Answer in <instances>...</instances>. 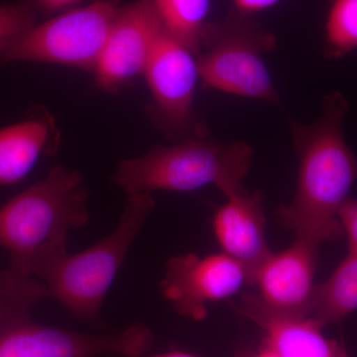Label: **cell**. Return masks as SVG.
Returning a JSON list of instances; mask_svg holds the SVG:
<instances>
[{
    "mask_svg": "<svg viewBox=\"0 0 357 357\" xmlns=\"http://www.w3.org/2000/svg\"><path fill=\"white\" fill-rule=\"evenodd\" d=\"M149 192L130 195L116 229L77 255H66L41 268L34 276L43 280L49 297L75 318L95 321L129 249L154 210Z\"/></svg>",
    "mask_w": 357,
    "mask_h": 357,
    "instance_id": "cell-5",
    "label": "cell"
},
{
    "mask_svg": "<svg viewBox=\"0 0 357 357\" xmlns=\"http://www.w3.org/2000/svg\"><path fill=\"white\" fill-rule=\"evenodd\" d=\"M318 248L316 243L297 237L290 248L268 256L252 281L259 291L255 295L263 307L284 316H312Z\"/></svg>",
    "mask_w": 357,
    "mask_h": 357,
    "instance_id": "cell-11",
    "label": "cell"
},
{
    "mask_svg": "<svg viewBox=\"0 0 357 357\" xmlns=\"http://www.w3.org/2000/svg\"><path fill=\"white\" fill-rule=\"evenodd\" d=\"M47 297L46 285L32 276L0 272V357H138L153 344V333L141 323L109 335L37 323L32 310Z\"/></svg>",
    "mask_w": 357,
    "mask_h": 357,
    "instance_id": "cell-3",
    "label": "cell"
},
{
    "mask_svg": "<svg viewBox=\"0 0 357 357\" xmlns=\"http://www.w3.org/2000/svg\"><path fill=\"white\" fill-rule=\"evenodd\" d=\"M36 18V10L30 4L0 6V41L33 27Z\"/></svg>",
    "mask_w": 357,
    "mask_h": 357,
    "instance_id": "cell-18",
    "label": "cell"
},
{
    "mask_svg": "<svg viewBox=\"0 0 357 357\" xmlns=\"http://www.w3.org/2000/svg\"><path fill=\"white\" fill-rule=\"evenodd\" d=\"M59 143L55 121L44 110L0 129V185L20 182L41 157L56 153Z\"/></svg>",
    "mask_w": 357,
    "mask_h": 357,
    "instance_id": "cell-14",
    "label": "cell"
},
{
    "mask_svg": "<svg viewBox=\"0 0 357 357\" xmlns=\"http://www.w3.org/2000/svg\"><path fill=\"white\" fill-rule=\"evenodd\" d=\"M237 311L262 328L264 344L280 357H340L344 349L323 333L312 317L284 316L262 306L255 294H246Z\"/></svg>",
    "mask_w": 357,
    "mask_h": 357,
    "instance_id": "cell-13",
    "label": "cell"
},
{
    "mask_svg": "<svg viewBox=\"0 0 357 357\" xmlns=\"http://www.w3.org/2000/svg\"><path fill=\"white\" fill-rule=\"evenodd\" d=\"M280 0H232L234 9L238 13L255 15V13L265 10L278 3Z\"/></svg>",
    "mask_w": 357,
    "mask_h": 357,
    "instance_id": "cell-20",
    "label": "cell"
},
{
    "mask_svg": "<svg viewBox=\"0 0 357 357\" xmlns=\"http://www.w3.org/2000/svg\"><path fill=\"white\" fill-rule=\"evenodd\" d=\"M340 357H349V356H347V354H345L344 351H342V354H340Z\"/></svg>",
    "mask_w": 357,
    "mask_h": 357,
    "instance_id": "cell-24",
    "label": "cell"
},
{
    "mask_svg": "<svg viewBox=\"0 0 357 357\" xmlns=\"http://www.w3.org/2000/svg\"><path fill=\"white\" fill-rule=\"evenodd\" d=\"M357 309V252H351L332 276L317 286L312 318L323 326L338 323Z\"/></svg>",
    "mask_w": 357,
    "mask_h": 357,
    "instance_id": "cell-15",
    "label": "cell"
},
{
    "mask_svg": "<svg viewBox=\"0 0 357 357\" xmlns=\"http://www.w3.org/2000/svg\"><path fill=\"white\" fill-rule=\"evenodd\" d=\"M88 196L79 171L57 166L7 202L0 208V245L10 255L9 269L33 276L68 255L70 230L89 222Z\"/></svg>",
    "mask_w": 357,
    "mask_h": 357,
    "instance_id": "cell-2",
    "label": "cell"
},
{
    "mask_svg": "<svg viewBox=\"0 0 357 357\" xmlns=\"http://www.w3.org/2000/svg\"><path fill=\"white\" fill-rule=\"evenodd\" d=\"M82 0H32V6L48 13H54V11L62 10V9L76 6Z\"/></svg>",
    "mask_w": 357,
    "mask_h": 357,
    "instance_id": "cell-21",
    "label": "cell"
},
{
    "mask_svg": "<svg viewBox=\"0 0 357 357\" xmlns=\"http://www.w3.org/2000/svg\"><path fill=\"white\" fill-rule=\"evenodd\" d=\"M153 96L151 115L172 138L204 137L194 117L195 91L199 77L197 57L165 27L162 30L144 72Z\"/></svg>",
    "mask_w": 357,
    "mask_h": 357,
    "instance_id": "cell-8",
    "label": "cell"
},
{
    "mask_svg": "<svg viewBox=\"0 0 357 357\" xmlns=\"http://www.w3.org/2000/svg\"><path fill=\"white\" fill-rule=\"evenodd\" d=\"M252 357H280L278 356V354H276L273 351V349H271V347H268V345L265 344L263 345V347L261 349H260L259 351L257 352V354H255V356H253Z\"/></svg>",
    "mask_w": 357,
    "mask_h": 357,
    "instance_id": "cell-23",
    "label": "cell"
},
{
    "mask_svg": "<svg viewBox=\"0 0 357 357\" xmlns=\"http://www.w3.org/2000/svg\"><path fill=\"white\" fill-rule=\"evenodd\" d=\"M109 357H121L119 356H109ZM138 357H197L188 352L173 351L164 352V354H153V356H141Z\"/></svg>",
    "mask_w": 357,
    "mask_h": 357,
    "instance_id": "cell-22",
    "label": "cell"
},
{
    "mask_svg": "<svg viewBox=\"0 0 357 357\" xmlns=\"http://www.w3.org/2000/svg\"><path fill=\"white\" fill-rule=\"evenodd\" d=\"M164 25L154 0L121 6L96 70V84L117 91L144 75Z\"/></svg>",
    "mask_w": 357,
    "mask_h": 357,
    "instance_id": "cell-10",
    "label": "cell"
},
{
    "mask_svg": "<svg viewBox=\"0 0 357 357\" xmlns=\"http://www.w3.org/2000/svg\"><path fill=\"white\" fill-rule=\"evenodd\" d=\"M245 284V269L225 253H189L168 260L160 289L178 314L201 321L208 314V303L231 297Z\"/></svg>",
    "mask_w": 357,
    "mask_h": 357,
    "instance_id": "cell-9",
    "label": "cell"
},
{
    "mask_svg": "<svg viewBox=\"0 0 357 357\" xmlns=\"http://www.w3.org/2000/svg\"><path fill=\"white\" fill-rule=\"evenodd\" d=\"M238 357H248V356H238Z\"/></svg>",
    "mask_w": 357,
    "mask_h": 357,
    "instance_id": "cell-25",
    "label": "cell"
},
{
    "mask_svg": "<svg viewBox=\"0 0 357 357\" xmlns=\"http://www.w3.org/2000/svg\"><path fill=\"white\" fill-rule=\"evenodd\" d=\"M121 8V0H96L1 40L0 65L49 63L93 72Z\"/></svg>",
    "mask_w": 357,
    "mask_h": 357,
    "instance_id": "cell-7",
    "label": "cell"
},
{
    "mask_svg": "<svg viewBox=\"0 0 357 357\" xmlns=\"http://www.w3.org/2000/svg\"><path fill=\"white\" fill-rule=\"evenodd\" d=\"M347 109L344 96L333 93L311 126L290 121L299 173L292 202L279 208V222L319 246L342 234L338 213L357 180V159L342 133Z\"/></svg>",
    "mask_w": 357,
    "mask_h": 357,
    "instance_id": "cell-1",
    "label": "cell"
},
{
    "mask_svg": "<svg viewBox=\"0 0 357 357\" xmlns=\"http://www.w3.org/2000/svg\"><path fill=\"white\" fill-rule=\"evenodd\" d=\"M164 27L198 55L208 26L211 0H154Z\"/></svg>",
    "mask_w": 357,
    "mask_h": 357,
    "instance_id": "cell-16",
    "label": "cell"
},
{
    "mask_svg": "<svg viewBox=\"0 0 357 357\" xmlns=\"http://www.w3.org/2000/svg\"><path fill=\"white\" fill-rule=\"evenodd\" d=\"M342 231L345 232L351 252H357V201L349 199L345 201L338 213Z\"/></svg>",
    "mask_w": 357,
    "mask_h": 357,
    "instance_id": "cell-19",
    "label": "cell"
},
{
    "mask_svg": "<svg viewBox=\"0 0 357 357\" xmlns=\"http://www.w3.org/2000/svg\"><path fill=\"white\" fill-rule=\"evenodd\" d=\"M275 47L274 35L255 16L232 8L204 29L196 56L202 82L230 95L280 105L264 60Z\"/></svg>",
    "mask_w": 357,
    "mask_h": 357,
    "instance_id": "cell-6",
    "label": "cell"
},
{
    "mask_svg": "<svg viewBox=\"0 0 357 357\" xmlns=\"http://www.w3.org/2000/svg\"><path fill=\"white\" fill-rule=\"evenodd\" d=\"M324 49L328 58L344 57L357 50V0H330Z\"/></svg>",
    "mask_w": 357,
    "mask_h": 357,
    "instance_id": "cell-17",
    "label": "cell"
},
{
    "mask_svg": "<svg viewBox=\"0 0 357 357\" xmlns=\"http://www.w3.org/2000/svg\"><path fill=\"white\" fill-rule=\"evenodd\" d=\"M253 151L243 141L223 143L187 138L155 146L137 158L122 160L112 177L130 195L152 191L192 192L215 185L225 196L241 189Z\"/></svg>",
    "mask_w": 357,
    "mask_h": 357,
    "instance_id": "cell-4",
    "label": "cell"
},
{
    "mask_svg": "<svg viewBox=\"0 0 357 357\" xmlns=\"http://www.w3.org/2000/svg\"><path fill=\"white\" fill-rule=\"evenodd\" d=\"M225 198L213 215V232L222 253L245 269L251 285L258 268L272 253L266 241L263 196L241 188Z\"/></svg>",
    "mask_w": 357,
    "mask_h": 357,
    "instance_id": "cell-12",
    "label": "cell"
}]
</instances>
